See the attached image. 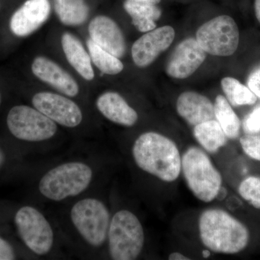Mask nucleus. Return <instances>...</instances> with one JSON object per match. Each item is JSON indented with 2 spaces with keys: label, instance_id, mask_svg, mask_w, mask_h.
Masks as SVG:
<instances>
[{
  "label": "nucleus",
  "instance_id": "1",
  "mask_svg": "<svg viewBox=\"0 0 260 260\" xmlns=\"http://www.w3.org/2000/svg\"><path fill=\"white\" fill-rule=\"evenodd\" d=\"M98 171L85 159H70L52 166L38 181V191L43 199L61 203L78 198L95 182Z\"/></svg>",
  "mask_w": 260,
  "mask_h": 260
},
{
  "label": "nucleus",
  "instance_id": "2",
  "mask_svg": "<svg viewBox=\"0 0 260 260\" xmlns=\"http://www.w3.org/2000/svg\"><path fill=\"white\" fill-rule=\"evenodd\" d=\"M132 156L140 170L165 182L177 180L181 172V157L175 142L155 132L137 138Z\"/></svg>",
  "mask_w": 260,
  "mask_h": 260
},
{
  "label": "nucleus",
  "instance_id": "3",
  "mask_svg": "<svg viewBox=\"0 0 260 260\" xmlns=\"http://www.w3.org/2000/svg\"><path fill=\"white\" fill-rule=\"evenodd\" d=\"M199 232L203 244L218 254H237L245 249L250 239L244 223L218 208H210L200 215Z\"/></svg>",
  "mask_w": 260,
  "mask_h": 260
},
{
  "label": "nucleus",
  "instance_id": "4",
  "mask_svg": "<svg viewBox=\"0 0 260 260\" xmlns=\"http://www.w3.org/2000/svg\"><path fill=\"white\" fill-rule=\"evenodd\" d=\"M111 218L107 204L95 196H85L75 200L68 213L75 235L93 251L107 244Z\"/></svg>",
  "mask_w": 260,
  "mask_h": 260
},
{
  "label": "nucleus",
  "instance_id": "5",
  "mask_svg": "<svg viewBox=\"0 0 260 260\" xmlns=\"http://www.w3.org/2000/svg\"><path fill=\"white\" fill-rule=\"evenodd\" d=\"M107 244L112 259H138L145 244L144 229L138 216L126 209L112 215Z\"/></svg>",
  "mask_w": 260,
  "mask_h": 260
},
{
  "label": "nucleus",
  "instance_id": "6",
  "mask_svg": "<svg viewBox=\"0 0 260 260\" xmlns=\"http://www.w3.org/2000/svg\"><path fill=\"white\" fill-rule=\"evenodd\" d=\"M181 172L186 185L198 200L208 203L215 199L223 179L202 149L195 146L186 149L181 157Z\"/></svg>",
  "mask_w": 260,
  "mask_h": 260
},
{
  "label": "nucleus",
  "instance_id": "7",
  "mask_svg": "<svg viewBox=\"0 0 260 260\" xmlns=\"http://www.w3.org/2000/svg\"><path fill=\"white\" fill-rule=\"evenodd\" d=\"M14 223L24 245L32 254L46 256L52 252L55 246V232L42 210L32 205H24L15 213Z\"/></svg>",
  "mask_w": 260,
  "mask_h": 260
},
{
  "label": "nucleus",
  "instance_id": "8",
  "mask_svg": "<svg viewBox=\"0 0 260 260\" xmlns=\"http://www.w3.org/2000/svg\"><path fill=\"white\" fill-rule=\"evenodd\" d=\"M6 122L11 135L26 143H47L54 139L58 133V124L30 106L18 105L11 108Z\"/></svg>",
  "mask_w": 260,
  "mask_h": 260
},
{
  "label": "nucleus",
  "instance_id": "9",
  "mask_svg": "<svg viewBox=\"0 0 260 260\" xmlns=\"http://www.w3.org/2000/svg\"><path fill=\"white\" fill-rule=\"evenodd\" d=\"M196 40L203 50L210 55H233L239 47V28L232 17L220 15L198 28Z\"/></svg>",
  "mask_w": 260,
  "mask_h": 260
},
{
  "label": "nucleus",
  "instance_id": "10",
  "mask_svg": "<svg viewBox=\"0 0 260 260\" xmlns=\"http://www.w3.org/2000/svg\"><path fill=\"white\" fill-rule=\"evenodd\" d=\"M32 107L48 116L58 125L75 129L82 124L83 113L81 108L71 98L49 91L34 94Z\"/></svg>",
  "mask_w": 260,
  "mask_h": 260
},
{
  "label": "nucleus",
  "instance_id": "11",
  "mask_svg": "<svg viewBox=\"0 0 260 260\" xmlns=\"http://www.w3.org/2000/svg\"><path fill=\"white\" fill-rule=\"evenodd\" d=\"M174 38L175 30L169 25L153 29L142 36L132 47V57L135 65L144 68L151 64L172 45Z\"/></svg>",
  "mask_w": 260,
  "mask_h": 260
},
{
  "label": "nucleus",
  "instance_id": "12",
  "mask_svg": "<svg viewBox=\"0 0 260 260\" xmlns=\"http://www.w3.org/2000/svg\"><path fill=\"white\" fill-rule=\"evenodd\" d=\"M206 55L196 39L188 38L173 51L166 66V73L173 78L185 79L201 66Z\"/></svg>",
  "mask_w": 260,
  "mask_h": 260
},
{
  "label": "nucleus",
  "instance_id": "13",
  "mask_svg": "<svg viewBox=\"0 0 260 260\" xmlns=\"http://www.w3.org/2000/svg\"><path fill=\"white\" fill-rule=\"evenodd\" d=\"M50 13L49 0H27L12 15L10 30L16 37H28L47 21Z\"/></svg>",
  "mask_w": 260,
  "mask_h": 260
},
{
  "label": "nucleus",
  "instance_id": "14",
  "mask_svg": "<svg viewBox=\"0 0 260 260\" xmlns=\"http://www.w3.org/2000/svg\"><path fill=\"white\" fill-rule=\"evenodd\" d=\"M31 70L38 79L55 89L59 93L75 98L80 93V87L76 80L49 58L43 56L36 57L32 62Z\"/></svg>",
  "mask_w": 260,
  "mask_h": 260
},
{
  "label": "nucleus",
  "instance_id": "15",
  "mask_svg": "<svg viewBox=\"0 0 260 260\" xmlns=\"http://www.w3.org/2000/svg\"><path fill=\"white\" fill-rule=\"evenodd\" d=\"M90 39L99 47L116 57L125 55L126 44L122 30L113 19L106 15H98L88 25Z\"/></svg>",
  "mask_w": 260,
  "mask_h": 260
},
{
  "label": "nucleus",
  "instance_id": "16",
  "mask_svg": "<svg viewBox=\"0 0 260 260\" xmlns=\"http://www.w3.org/2000/svg\"><path fill=\"white\" fill-rule=\"evenodd\" d=\"M95 107L108 120L126 127L134 126L139 118L135 109L116 92L107 91L101 94L95 100Z\"/></svg>",
  "mask_w": 260,
  "mask_h": 260
},
{
  "label": "nucleus",
  "instance_id": "17",
  "mask_svg": "<svg viewBox=\"0 0 260 260\" xmlns=\"http://www.w3.org/2000/svg\"><path fill=\"white\" fill-rule=\"evenodd\" d=\"M177 110L179 115L191 126L215 119L211 101L194 91L184 92L178 97Z\"/></svg>",
  "mask_w": 260,
  "mask_h": 260
},
{
  "label": "nucleus",
  "instance_id": "18",
  "mask_svg": "<svg viewBox=\"0 0 260 260\" xmlns=\"http://www.w3.org/2000/svg\"><path fill=\"white\" fill-rule=\"evenodd\" d=\"M61 44L65 57L73 69L83 79L92 81L95 78V73L91 58L81 41L71 32H65L61 36Z\"/></svg>",
  "mask_w": 260,
  "mask_h": 260
},
{
  "label": "nucleus",
  "instance_id": "19",
  "mask_svg": "<svg viewBox=\"0 0 260 260\" xmlns=\"http://www.w3.org/2000/svg\"><path fill=\"white\" fill-rule=\"evenodd\" d=\"M124 8L131 17L132 23L140 32H147L156 27L162 11L158 5L126 0Z\"/></svg>",
  "mask_w": 260,
  "mask_h": 260
},
{
  "label": "nucleus",
  "instance_id": "20",
  "mask_svg": "<svg viewBox=\"0 0 260 260\" xmlns=\"http://www.w3.org/2000/svg\"><path fill=\"white\" fill-rule=\"evenodd\" d=\"M193 135L198 143L210 153H216L228 141L226 135L216 119L194 126Z\"/></svg>",
  "mask_w": 260,
  "mask_h": 260
},
{
  "label": "nucleus",
  "instance_id": "21",
  "mask_svg": "<svg viewBox=\"0 0 260 260\" xmlns=\"http://www.w3.org/2000/svg\"><path fill=\"white\" fill-rule=\"evenodd\" d=\"M54 11L63 25L80 26L88 20L90 9L85 0H53Z\"/></svg>",
  "mask_w": 260,
  "mask_h": 260
},
{
  "label": "nucleus",
  "instance_id": "22",
  "mask_svg": "<svg viewBox=\"0 0 260 260\" xmlns=\"http://www.w3.org/2000/svg\"><path fill=\"white\" fill-rule=\"evenodd\" d=\"M215 117L229 139H237L240 134L241 121L226 98L218 95L214 104Z\"/></svg>",
  "mask_w": 260,
  "mask_h": 260
},
{
  "label": "nucleus",
  "instance_id": "23",
  "mask_svg": "<svg viewBox=\"0 0 260 260\" xmlns=\"http://www.w3.org/2000/svg\"><path fill=\"white\" fill-rule=\"evenodd\" d=\"M221 86L228 102L234 107L256 104L257 97L250 88L236 78L226 77L221 80Z\"/></svg>",
  "mask_w": 260,
  "mask_h": 260
},
{
  "label": "nucleus",
  "instance_id": "24",
  "mask_svg": "<svg viewBox=\"0 0 260 260\" xmlns=\"http://www.w3.org/2000/svg\"><path fill=\"white\" fill-rule=\"evenodd\" d=\"M87 47L92 62L103 74L115 75L124 70V64L119 58L98 46L91 39H88Z\"/></svg>",
  "mask_w": 260,
  "mask_h": 260
},
{
  "label": "nucleus",
  "instance_id": "25",
  "mask_svg": "<svg viewBox=\"0 0 260 260\" xmlns=\"http://www.w3.org/2000/svg\"><path fill=\"white\" fill-rule=\"evenodd\" d=\"M239 193L256 209L260 210V178L249 177L244 179L239 186Z\"/></svg>",
  "mask_w": 260,
  "mask_h": 260
},
{
  "label": "nucleus",
  "instance_id": "26",
  "mask_svg": "<svg viewBox=\"0 0 260 260\" xmlns=\"http://www.w3.org/2000/svg\"><path fill=\"white\" fill-rule=\"evenodd\" d=\"M241 146L249 158L260 161V135H247L239 140Z\"/></svg>",
  "mask_w": 260,
  "mask_h": 260
},
{
  "label": "nucleus",
  "instance_id": "27",
  "mask_svg": "<svg viewBox=\"0 0 260 260\" xmlns=\"http://www.w3.org/2000/svg\"><path fill=\"white\" fill-rule=\"evenodd\" d=\"M243 129L247 135L260 134V106L256 107L243 121Z\"/></svg>",
  "mask_w": 260,
  "mask_h": 260
},
{
  "label": "nucleus",
  "instance_id": "28",
  "mask_svg": "<svg viewBox=\"0 0 260 260\" xmlns=\"http://www.w3.org/2000/svg\"><path fill=\"white\" fill-rule=\"evenodd\" d=\"M246 83L251 91L260 99V64L251 72Z\"/></svg>",
  "mask_w": 260,
  "mask_h": 260
},
{
  "label": "nucleus",
  "instance_id": "29",
  "mask_svg": "<svg viewBox=\"0 0 260 260\" xmlns=\"http://www.w3.org/2000/svg\"><path fill=\"white\" fill-rule=\"evenodd\" d=\"M16 258L13 246L8 240L0 237V260H13Z\"/></svg>",
  "mask_w": 260,
  "mask_h": 260
},
{
  "label": "nucleus",
  "instance_id": "30",
  "mask_svg": "<svg viewBox=\"0 0 260 260\" xmlns=\"http://www.w3.org/2000/svg\"><path fill=\"white\" fill-rule=\"evenodd\" d=\"M169 260H189L190 258L187 257L184 254H181L180 252H172V254H169Z\"/></svg>",
  "mask_w": 260,
  "mask_h": 260
},
{
  "label": "nucleus",
  "instance_id": "31",
  "mask_svg": "<svg viewBox=\"0 0 260 260\" xmlns=\"http://www.w3.org/2000/svg\"><path fill=\"white\" fill-rule=\"evenodd\" d=\"M227 194L228 191L226 189H225V187H223V186H221L220 189H219L218 194H217L216 197H215V199H218V200L222 201V200H223L225 198H226Z\"/></svg>",
  "mask_w": 260,
  "mask_h": 260
},
{
  "label": "nucleus",
  "instance_id": "32",
  "mask_svg": "<svg viewBox=\"0 0 260 260\" xmlns=\"http://www.w3.org/2000/svg\"><path fill=\"white\" fill-rule=\"evenodd\" d=\"M254 7L256 18L260 24V0H254Z\"/></svg>",
  "mask_w": 260,
  "mask_h": 260
},
{
  "label": "nucleus",
  "instance_id": "33",
  "mask_svg": "<svg viewBox=\"0 0 260 260\" xmlns=\"http://www.w3.org/2000/svg\"><path fill=\"white\" fill-rule=\"evenodd\" d=\"M5 161H6V155L3 149L0 148V169L5 165Z\"/></svg>",
  "mask_w": 260,
  "mask_h": 260
},
{
  "label": "nucleus",
  "instance_id": "34",
  "mask_svg": "<svg viewBox=\"0 0 260 260\" xmlns=\"http://www.w3.org/2000/svg\"><path fill=\"white\" fill-rule=\"evenodd\" d=\"M133 2H140V3H150V4L158 5L160 0H129Z\"/></svg>",
  "mask_w": 260,
  "mask_h": 260
},
{
  "label": "nucleus",
  "instance_id": "35",
  "mask_svg": "<svg viewBox=\"0 0 260 260\" xmlns=\"http://www.w3.org/2000/svg\"><path fill=\"white\" fill-rule=\"evenodd\" d=\"M203 256L205 258L209 257L210 256V251L209 250H204L203 251Z\"/></svg>",
  "mask_w": 260,
  "mask_h": 260
},
{
  "label": "nucleus",
  "instance_id": "36",
  "mask_svg": "<svg viewBox=\"0 0 260 260\" xmlns=\"http://www.w3.org/2000/svg\"><path fill=\"white\" fill-rule=\"evenodd\" d=\"M1 103H2V95H1V93H0V106H1Z\"/></svg>",
  "mask_w": 260,
  "mask_h": 260
}]
</instances>
